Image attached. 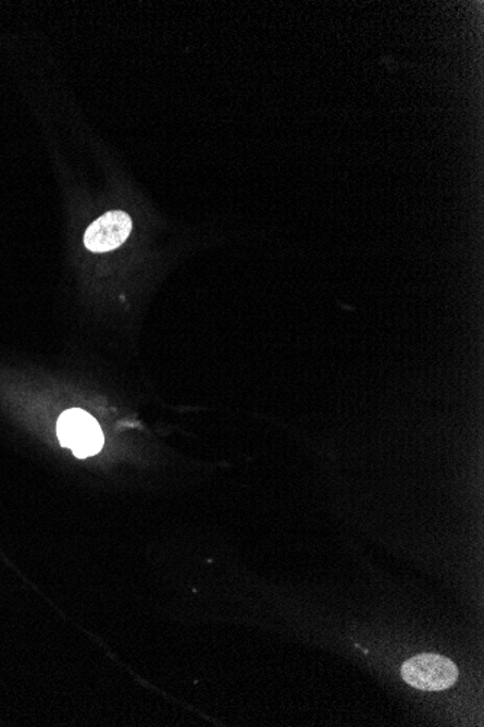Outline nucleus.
Returning a JSON list of instances; mask_svg holds the SVG:
<instances>
[{
	"label": "nucleus",
	"mask_w": 484,
	"mask_h": 727,
	"mask_svg": "<svg viewBox=\"0 0 484 727\" xmlns=\"http://www.w3.org/2000/svg\"><path fill=\"white\" fill-rule=\"evenodd\" d=\"M57 434L61 446L69 447L74 456L80 459L98 455L104 443L103 431L98 421L89 412L78 408L61 414Z\"/></svg>",
	"instance_id": "nucleus-1"
},
{
	"label": "nucleus",
	"mask_w": 484,
	"mask_h": 727,
	"mask_svg": "<svg viewBox=\"0 0 484 727\" xmlns=\"http://www.w3.org/2000/svg\"><path fill=\"white\" fill-rule=\"evenodd\" d=\"M402 678L418 690L443 691L455 686L459 668L446 656L422 653L405 662Z\"/></svg>",
	"instance_id": "nucleus-2"
},
{
	"label": "nucleus",
	"mask_w": 484,
	"mask_h": 727,
	"mask_svg": "<svg viewBox=\"0 0 484 727\" xmlns=\"http://www.w3.org/2000/svg\"><path fill=\"white\" fill-rule=\"evenodd\" d=\"M133 220L128 213L111 211L89 225L85 234V246L94 252L115 250L128 239Z\"/></svg>",
	"instance_id": "nucleus-3"
}]
</instances>
